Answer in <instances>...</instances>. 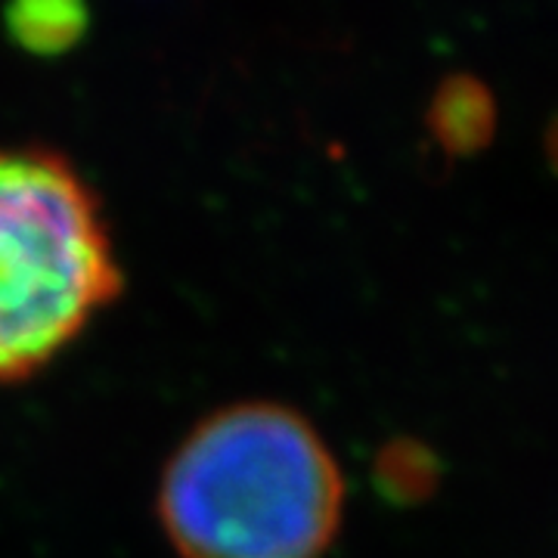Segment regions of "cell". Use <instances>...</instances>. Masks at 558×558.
<instances>
[{"label":"cell","mask_w":558,"mask_h":558,"mask_svg":"<svg viewBox=\"0 0 558 558\" xmlns=\"http://www.w3.org/2000/svg\"><path fill=\"white\" fill-rule=\"evenodd\" d=\"M119 292V255L78 168L0 146V381L60 357Z\"/></svg>","instance_id":"cell-2"},{"label":"cell","mask_w":558,"mask_h":558,"mask_svg":"<svg viewBox=\"0 0 558 558\" xmlns=\"http://www.w3.org/2000/svg\"><path fill=\"white\" fill-rule=\"evenodd\" d=\"M156 512L180 558H323L341 531L344 478L304 413L242 400L174 447Z\"/></svg>","instance_id":"cell-1"},{"label":"cell","mask_w":558,"mask_h":558,"mask_svg":"<svg viewBox=\"0 0 558 558\" xmlns=\"http://www.w3.org/2000/svg\"><path fill=\"white\" fill-rule=\"evenodd\" d=\"M499 109L487 81L453 72L440 81L425 106V131L447 159H472L497 137Z\"/></svg>","instance_id":"cell-3"},{"label":"cell","mask_w":558,"mask_h":558,"mask_svg":"<svg viewBox=\"0 0 558 558\" xmlns=\"http://www.w3.org/2000/svg\"><path fill=\"white\" fill-rule=\"evenodd\" d=\"M3 22L10 38L32 53H62L87 32V0H7Z\"/></svg>","instance_id":"cell-4"},{"label":"cell","mask_w":558,"mask_h":558,"mask_svg":"<svg viewBox=\"0 0 558 558\" xmlns=\"http://www.w3.org/2000/svg\"><path fill=\"white\" fill-rule=\"evenodd\" d=\"M543 146H546V161L553 165V171L558 174V116H553V121H549Z\"/></svg>","instance_id":"cell-6"},{"label":"cell","mask_w":558,"mask_h":558,"mask_svg":"<svg viewBox=\"0 0 558 558\" xmlns=\"http://www.w3.org/2000/svg\"><path fill=\"white\" fill-rule=\"evenodd\" d=\"M376 481L391 502H422L438 487L440 462L422 440L398 438L381 447Z\"/></svg>","instance_id":"cell-5"}]
</instances>
